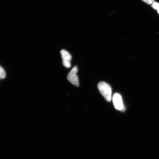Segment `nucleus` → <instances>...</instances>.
<instances>
[{
  "label": "nucleus",
  "instance_id": "7ed1b4c3",
  "mask_svg": "<svg viewBox=\"0 0 159 159\" xmlns=\"http://www.w3.org/2000/svg\"><path fill=\"white\" fill-rule=\"evenodd\" d=\"M113 104L115 108L119 111H125V108L123 104L122 97L120 94L115 93L112 97Z\"/></svg>",
  "mask_w": 159,
  "mask_h": 159
},
{
  "label": "nucleus",
  "instance_id": "6e6552de",
  "mask_svg": "<svg viewBox=\"0 0 159 159\" xmlns=\"http://www.w3.org/2000/svg\"><path fill=\"white\" fill-rule=\"evenodd\" d=\"M158 11V14H159V11Z\"/></svg>",
  "mask_w": 159,
  "mask_h": 159
},
{
  "label": "nucleus",
  "instance_id": "39448f33",
  "mask_svg": "<svg viewBox=\"0 0 159 159\" xmlns=\"http://www.w3.org/2000/svg\"><path fill=\"white\" fill-rule=\"evenodd\" d=\"M5 77V71L2 67L0 66V79H4Z\"/></svg>",
  "mask_w": 159,
  "mask_h": 159
},
{
  "label": "nucleus",
  "instance_id": "423d86ee",
  "mask_svg": "<svg viewBox=\"0 0 159 159\" xmlns=\"http://www.w3.org/2000/svg\"><path fill=\"white\" fill-rule=\"evenodd\" d=\"M151 5L153 8L157 10V11H159V3L154 2Z\"/></svg>",
  "mask_w": 159,
  "mask_h": 159
},
{
  "label": "nucleus",
  "instance_id": "f03ea898",
  "mask_svg": "<svg viewBox=\"0 0 159 159\" xmlns=\"http://www.w3.org/2000/svg\"><path fill=\"white\" fill-rule=\"evenodd\" d=\"M78 71V68L75 66L72 69L67 75V78L70 82L76 87L79 86V80L77 73Z\"/></svg>",
  "mask_w": 159,
  "mask_h": 159
},
{
  "label": "nucleus",
  "instance_id": "f257e3e1",
  "mask_svg": "<svg viewBox=\"0 0 159 159\" xmlns=\"http://www.w3.org/2000/svg\"><path fill=\"white\" fill-rule=\"evenodd\" d=\"M98 88L99 92L104 97L105 100L108 102H110L112 99V91L110 85L102 81L98 83Z\"/></svg>",
  "mask_w": 159,
  "mask_h": 159
},
{
  "label": "nucleus",
  "instance_id": "20e7f679",
  "mask_svg": "<svg viewBox=\"0 0 159 159\" xmlns=\"http://www.w3.org/2000/svg\"><path fill=\"white\" fill-rule=\"evenodd\" d=\"M61 54L62 59L63 65L66 68L71 67L70 61L71 56L70 53L65 50H62L61 51Z\"/></svg>",
  "mask_w": 159,
  "mask_h": 159
},
{
  "label": "nucleus",
  "instance_id": "0eeeda50",
  "mask_svg": "<svg viewBox=\"0 0 159 159\" xmlns=\"http://www.w3.org/2000/svg\"><path fill=\"white\" fill-rule=\"evenodd\" d=\"M142 1L149 5H152L155 2L154 0H142Z\"/></svg>",
  "mask_w": 159,
  "mask_h": 159
}]
</instances>
